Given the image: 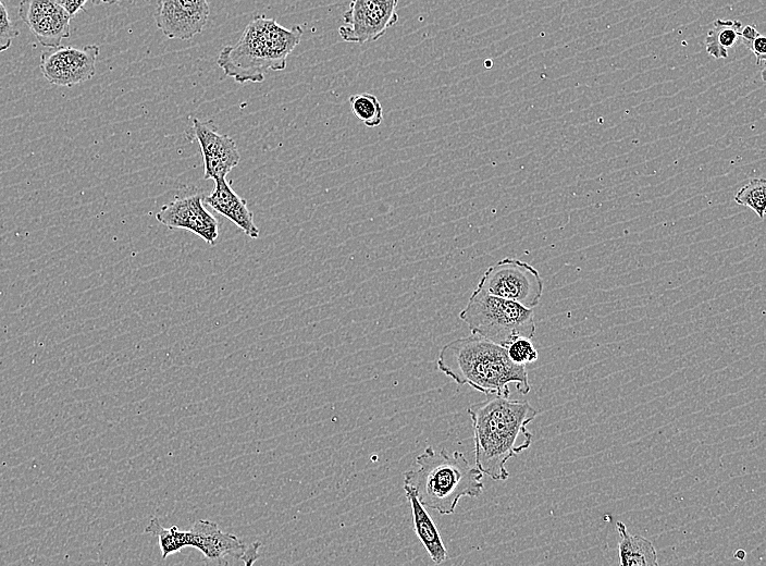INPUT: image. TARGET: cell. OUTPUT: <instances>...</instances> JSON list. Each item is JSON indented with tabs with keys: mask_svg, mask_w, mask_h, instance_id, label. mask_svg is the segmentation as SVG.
Wrapping results in <instances>:
<instances>
[{
	"mask_svg": "<svg viewBox=\"0 0 766 566\" xmlns=\"http://www.w3.org/2000/svg\"><path fill=\"white\" fill-rule=\"evenodd\" d=\"M474 440L475 466L496 481L507 480L506 463L529 448L528 424L538 415L527 401L487 395L468 408Z\"/></svg>",
	"mask_w": 766,
	"mask_h": 566,
	"instance_id": "6da1fadb",
	"label": "cell"
},
{
	"mask_svg": "<svg viewBox=\"0 0 766 566\" xmlns=\"http://www.w3.org/2000/svg\"><path fill=\"white\" fill-rule=\"evenodd\" d=\"M437 368L457 384L470 385L487 395L509 397V384L526 395L531 386L526 365L515 364L505 347L471 333L444 345Z\"/></svg>",
	"mask_w": 766,
	"mask_h": 566,
	"instance_id": "7a4b0ae2",
	"label": "cell"
},
{
	"mask_svg": "<svg viewBox=\"0 0 766 566\" xmlns=\"http://www.w3.org/2000/svg\"><path fill=\"white\" fill-rule=\"evenodd\" d=\"M302 33L299 25L286 28L273 19L257 15L237 44L222 48L217 63L239 84L261 83L269 71L286 67V59L300 42Z\"/></svg>",
	"mask_w": 766,
	"mask_h": 566,
	"instance_id": "3957f363",
	"label": "cell"
},
{
	"mask_svg": "<svg viewBox=\"0 0 766 566\" xmlns=\"http://www.w3.org/2000/svg\"><path fill=\"white\" fill-rule=\"evenodd\" d=\"M416 464V469L404 473V484L415 490L423 506L442 515L453 514L461 497H478L483 491V473L461 452L427 446Z\"/></svg>",
	"mask_w": 766,
	"mask_h": 566,
	"instance_id": "277c9868",
	"label": "cell"
},
{
	"mask_svg": "<svg viewBox=\"0 0 766 566\" xmlns=\"http://www.w3.org/2000/svg\"><path fill=\"white\" fill-rule=\"evenodd\" d=\"M459 318L471 333L505 348L518 337L532 339L535 334L532 308L487 294L478 286Z\"/></svg>",
	"mask_w": 766,
	"mask_h": 566,
	"instance_id": "5b68a950",
	"label": "cell"
},
{
	"mask_svg": "<svg viewBox=\"0 0 766 566\" xmlns=\"http://www.w3.org/2000/svg\"><path fill=\"white\" fill-rule=\"evenodd\" d=\"M478 287L487 294L534 308L543 294V280L530 263L504 258L484 271Z\"/></svg>",
	"mask_w": 766,
	"mask_h": 566,
	"instance_id": "8992f818",
	"label": "cell"
},
{
	"mask_svg": "<svg viewBox=\"0 0 766 566\" xmlns=\"http://www.w3.org/2000/svg\"><path fill=\"white\" fill-rule=\"evenodd\" d=\"M399 0H349L343 14L339 36L346 42L367 44L378 40L398 21Z\"/></svg>",
	"mask_w": 766,
	"mask_h": 566,
	"instance_id": "52a82bcc",
	"label": "cell"
},
{
	"mask_svg": "<svg viewBox=\"0 0 766 566\" xmlns=\"http://www.w3.org/2000/svg\"><path fill=\"white\" fill-rule=\"evenodd\" d=\"M188 531V546L198 549L214 563L242 562L250 566L259 558L261 542L244 544L235 534L222 531L211 520L200 519Z\"/></svg>",
	"mask_w": 766,
	"mask_h": 566,
	"instance_id": "ba28073f",
	"label": "cell"
},
{
	"mask_svg": "<svg viewBox=\"0 0 766 566\" xmlns=\"http://www.w3.org/2000/svg\"><path fill=\"white\" fill-rule=\"evenodd\" d=\"M100 52L97 45L82 48L59 46L40 56V71L52 85L72 87L92 78Z\"/></svg>",
	"mask_w": 766,
	"mask_h": 566,
	"instance_id": "9c48e42d",
	"label": "cell"
},
{
	"mask_svg": "<svg viewBox=\"0 0 766 566\" xmlns=\"http://www.w3.org/2000/svg\"><path fill=\"white\" fill-rule=\"evenodd\" d=\"M209 15L208 0H158L155 20L165 37L188 40L202 32Z\"/></svg>",
	"mask_w": 766,
	"mask_h": 566,
	"instance_id": "30bf717a",
	"label": "cell"
},
{
	"mask_svg": "<svg viewBox=\"0 0 766 566\" xmlns=\"http://www.w3.org/2000/svg\"><path fill=\"white\" fill-rule=\"evenodd\" d=\"M156 219L169 229L190 231L209 245H214L219 237V223L205 208L200 194L168 202L156 214Z\"/></svg>",
	"mask_w": 766,
	"mask_h": 566,
	"instance_id": "8fae6325",
	"label": "cell"
},
{
	"mask_svg": "<svg viewBox=\"0 0 766 566\" xmlns=\"http://www.w3.org/2000/svg\"><path fill=\"white\" fill-rule=\"evenodd\" d=\"M18 16L44 47L57 48L71 36L72 16L53 0H21Z\"/></svg>",
	"mask_w": 766,
	"mask_h": 566,
	"instance_id": "7c38bea8",
	"label": "cell"
},
{
	"mask_svg": "<svg viewBox=\"0 0 766 566\" xmlns=\"http://www.w3.org/2000/svg\"><path fill=\"white\" fill-rule=\"evenodd\" d=\"M193 133L197 139L203 161V179L220 180L235 168L240 161L235 140L221 134L210 121L193 120Z\"/></svg>",
	"mask_w": 766,
	"mask_h": 566,
	"instance_id": "4fadbf2b",
	"label": "cell"
},
{
	"mask_svg": "<svg viewBox=\"0 0 766 566\" xmlns=\"http://www.w3.org/2000/svg\"><path fill=\"white\" fill-rule=\"evenodd\" d=\"M214 189L203 198L212 210L231 220L248 237L258 238L260 231L254 221V213L226 181V177L214 181Z\"/></svg>",
	"mask_w": 766,
	"mask_h": 566,
	"instance_id": "5bb4252c",
	"label": "cell"
},
{
	"mask_svg": "<svg viewBox=\"0 0 766 566\" xmlns=\"http://www.w3.org/2000/svg\"><path fill=\"white\" fill-rule=\"evenodd\" d=\"M404 490L411 507L413 528L417 537L429 553L431 559L435 564L443 563L447 558V551L434 521L427 512L425 506L418 500L415 490L407 484H404Z\"/></svg>",
	"mask_w": 766,
	"mask_h": 566,
	"instance_id": "9a60e30c",
	"label": "cell"
},
{
	"mask_svg": "<svg viewBox=\"0 0 766 566\" xmlns=\"http://www.w3.org/2000/svg\"><path fill=\"white\" fill-rule=\"evenodd\" d=\"M620 536L619 563L622 566H656L657 554L653 543L638 534H630L622 521L616 522Z\"/></svg>",
	"mask_w": 766,
	"mask_h": 566,
	"instance_id": "2e32d148",
	"label": "cell"
},
{
	"mask_svg": "<svg viewBox=\"0 0 766 566\" xmlns=\"http://www.w3.org/2000/svg\"><path fill=\"white\" fill-rule=\"evenodd\" d=\"M742 23L737 20H716L705 37L706 52L715 59L728 58V49L740 39Z\"/></svg>",
	"mask_w": 766,
	"mask_h": 566,
	"instance_id": "e0dca14e",
	"label": "cell"
},
{
	"mask_svg": "<svg viewBox=\"0 0 766 566\" xmlns=\"http://www.w3.org/2000/svg\"><path fill=\"white\" fill-rule=\"evenodd\" d=\"M145 533L158 538V543L161 550L162 558L180 552L183 547L188 546V531L181 530L177 526L164 528L158 518L152 517L146 526Z\"/></svg>",
	"mask_w": 766,
	"mask_h": 566,
	"instance_id": "ac0fdd59",
	"label": "cell"
},
{
	"mask_svg": "<svg viewBox=\"0 0 766 566\" xmlns=\"http://www.w3.org/2000/svg\"><path fill=\"white\" fill-rule=\"evenodd\" d=\"M350 110L366 126L375 127L383 122V109L379 99L368 93L349 97Z\"/></svg>",
	"mask_w": 766,
	"mask_h": 566,
	"instance_id": "d6986e66",
	"label": "cell"
},
{
	"mask_svg": "<svg viewBox=\"0 0 766 566\" xmlns=\"http://www.w3.org/2000/svg\"><path fill=\"white\" fill-rule=\"evenodd\" d=\"M738 205L749 207L762 220L765 216L766 180L756 177L748 182L734 196Z\"/></svg>",
	"mask_w": 766,
	"mask_h": 566,
	"instance_id": "ffe728a7",
	"label": "cell"
},
{
	"mask_svg": "<svg viewBox=\"0 0 766 566\" xmlns=\"http://www.w3.org/2000/svg\"><path fill=\"white\" fill-rule=\"evenodd\" d=\"M511 361L519 365H527L538 359L539 353L528 337H518L506 347Z\"/></svg>",
	"mask_w": 766,
	"mask_h": 566,
	"instance_id": "44dd1931",
	"label": "cell"
},
{
	"mask_svg": "<svg viewBox=\"0 0 766 566\" xmlns=\"http://www.w3.org/2000/svg\"><path fill=\"white\" fill-rule=\"evenodd\" d=\"M18 35L20 30L12 23L4 3L0 0V52L8 50Z\"/></svg>",
	"mask_w": 766,
	"mask_h": 566,
	"instance_id": "7402d4cb",
	"label": "cell"
},
{
	"mask_svg": "<svg viewBox=\"0 0 766 566\" xmlns=\"http://www.w3.org/2000/svg\"><path fill=\"white\" fill-rule=\"evenodd\" d=\"M755 56L756 65L762 67V79L764 76V63L766 60V38L757 33L753 38L742 41Z\"/></svg>",
	"mask_w": 766,
	"mask_h": 566,
	"instance_id": "603a6c76",
	"label": "cell"
},
{
	"mask_svg": "<svg viewBox=\"0 0 766 566\" xmlns=\"http://www.w3.org/2000/svg\"><path fill=\"white\" fill-rule=\"evenodd\" d=\"M61 5L72 17L82 11L88 0H53Z\"/></svg>",
	"mask_w": 766,
	"mask_h": 566,
	"instance_id": "cb8c5ba5",
	"label": "cell"
},
{
	"mask_svg": "<svg viewBox=\"0 0 766 566\" xmlns=\"http://www.w3.org/2000/svg\"><path fill=\"white\" fill-rule=\"evenodd\" d=\"M734 557L738 558V559H740V561H743L744 557H745V552H744L742 549H739V550L734 553Z\"/></svg>",
	"mask_w": 766,
	"mask_h": 566,
	"instance_id": "d4e9b609",
	"label": "cell"
},
{
	"mask_svg": "<svg viewBox=\"0 0 766 566\" xmlns=\"http://www.w3.org/2000/svg\"><path fill=\"white\" fill-rule=\"evenodd\" d=\"M90 1L92 2V4L98 5V4H102V3H113V2H116L120 0H90Z\"/></svg>",
	"mask_w": 766,
	"mask_h": 566,
	"instance_id": "484cf974",
	"label": "cell"
}]
</instances>
